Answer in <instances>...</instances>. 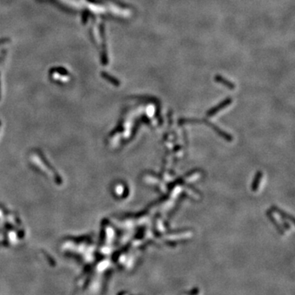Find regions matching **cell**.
<instances>
[{"instance_id": "1", "label": "cell", "mask_w": 295, "mask_h": 295, "mask_svg": "<svg viewBox=\"0 0 295 295\" xmlns=\"http://www.w3.org/2000/svg\"><path fill=\"white\" fill-rule=\"evenodd\" d=\"M229 103H230V100H226V101H225L223 103H221V104H220V106L219 107H217V108H213L212 110L211 111V112H209L208 113V116H212V115H214L216 112H217V111H219L220 109H221V108H223L225 106H226V104H228Z\"/></svg>"}, {"instance_id": "2", "label": "cell", "mask_w": 295, "mask_h": 295, "mask_svg": "<svg viewBox=\"0 0 295 295\" xmlns=\"http://www.w3.org/2000/svg\"><path fill=\"white\" fill-rule=\"evenodd\" d=\"M261 178H262V173H261V172H258L257 175H256L255 180H254L253 184V190L254 191L257 190V187H258L260 180H261Z\"/></svg>"}]
</instances>
